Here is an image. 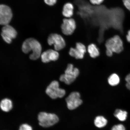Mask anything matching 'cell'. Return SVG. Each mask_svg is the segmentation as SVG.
I'll list each match as a JSON object with an SVG mask.
<instances>
[{
  "mask_svg": "<svg viewBox=\"0 0 130 130\" xmlns=\"http://www.w3.org/2000/svg\"><path fill=\"white\" fill-rule=\"evenodd\" d=\"M79 70L74 67L72 64H69L65 71L64 74L61 75L59 79L67 85H70L74 82L79 76Z\"/></svg>",
  "mask_w": 130,
  "mask_h": 130,
  "instance_id": "cell-3",
  "label": "cell"
},
{
  "mask_svg": "<svg viewBox=\"0 0 130 130\" xmlns=\"http://www.w3.org/2000/svg\"><path fill=\"white\" fill-rule=\"evenodd\" d=\"M128 113L125 110L120 109L115 110L114 115L117 118L121 121H126Z\"/></svg>",
  "mask_w": 130,
  "mask_h": 130,
  "instance_id": "cell-16",
  "label": "cell"
},
{
  "mask_svg": "<svg viewBox=\"0 0 130 130\" xmlns=\"http://www.w3.org/2000/svg\"><path fill=\"white\" fill-rule=\"evenodd\" d=\"M45 4L50 6L55 5L57 2L58 0H44Z\"/></svg>",
  "mask_w": 130,
  "mask_h": 130,
  "instance_id": "cell-21",
  "label": "cell"
},
{
  "mask_svg": "<svg viewBox=\"0 0 130 130\" xmlns=\"http://www.w3.org/2000/svg\"><path fill=\"white\" fill-rule=\"evenodd\" d=\"M39 124L42 127L47 128L53 126L59 121L57 116L54 113L40 112L38 116Z\"/></svg>",
  "mask_w": 130,
  "mask_h": 130,
  "instance_id": "cell-2",
  "label": "cell"
},
{
  "mask_svg": "<svg viewBox=\"0 0 130 130\" xmlns=\"http://www.w3.org/2000/svg\"><path fill=\"white\" fill-rule=\"evenodd\" d=\"M105 46L106 51L117 53L123 51V43L121 37L116 35L107 40L106 42Z\"/></svg>",
  "mask_w": 130,
  "mask_h": 130,
  "instance_id": "cell-4",
  "label": "cell"
},
{
  "mask_svg": "<svg viewBox=\"0 0 130 130\" xmlns=\"http://www.w3.org/2000/svg\"><path fill=\"white\" fill-rule=\"evenodd\" d=\"M88 51L90 56L92 58L97 57L100 55V52L96 45L93 43L91 44L88 47Z\"/></svg>",
  "mask_w": 130,
  "mask_h": 130,
  "instance_id": "cell-15",
  "label": "cell"
},
{
  "mask_svg": "<svg viewBox=\"0 0 130 130\" xmlns=\"http://www.w3.org/2000/svg\"><path fill=\"white\" fill-rule=\"evenodd\" d=\"M128 34L130 35V30L128 31Z\"/></svg>",
  "mask_w": 130,
  "mask_h": 130,
  "instance_id": "cell-26",
  "label": "cell"
},
{
  "mask_svg": "<svg viewBox=\"0 0 130 130\" xmlns=\"http://www.w3.org/2000/svg\"><path fill=\"white\" fill-rule=\"evenodd\" d=\"M45 92L47 95L53 99L62 98L66 93V91L60 88L59 83L56 80L51 83L47 88Z\"/></svg>",
  "mask_w": 130,
  "mask_h": 130,
  "instance_id": "cell-5",
  "label": "cell"
},
{
  "mask_svg": "<svg viewBox=\"0 0 130 130\" xmlns=\"http://www.w3.org/2000/svg\"><path fill=\"white\" fill-rule=\"evenodd\" d=\"M105 0H89V2L93 5H100L103 3Z\"/></svg>",
  "mask_w": 130,
  "mask_h": 130,
  "instance_id": "cell-22",
  "label": "cell"
},
{
  "mask_svg": "<svg viewBox=\"0 0 130 130\" xmlns=\"http://www.w3.org/2000/svg\"><path fill=\"white\" fill-rule=\"evenodd\" d=\"M126 38L127 41L130 43V35L128 34L126 35Z\"/></svg>",
  "mask_w": 130,
  "mask_h": 130,
  "instance_id": "cell-25",
  "label": "cell"
},
{
  "mask_svg": "<svg viewBox=\"0 0 130 130\" xmlns=\"http://www.w3.org/2000/svg\"><path fill=\"white\" fill-rule=\"evenodd\" d=\"M125 80L126 82V86L127 88L130 90V73L126 76Z\"/></svg>",
  "mask_w": 130,
  "mask_h": 130,
  "instance_id": "cell-23",
  "label": "cell"
},
{
  "mask_svg": "<svg viewBox=\"0 0 130 130\" xmlns=\"http://www.w3.org/2000/svg\"><path fill=\"white\" fill-rule=\"evenodd\" d=\"M94 122V124L97 127L102 128L106 125L108 121L104 117L100 116L95 118Z\"/></svg>",
  "mask_w": 130,
  "mask_h": 130,
  "instance_id": "cell-17",
  "label": "cell"
},
{
  "mask_svg": "<svg viewBox=\"0 0 130 130\" xmlns=\"http://www.w3.org/2000/svg\"><path fill=\"white\" fill-rule=\"evenodd\" d=\"M19 130H32L31 126L27 123H24L21 125Z\"/></svg>",
  "mask_w": 130,
  "mask_h": 130,
  "instance_id": "cell-19",
  "label": "cell"
},
{
  "mask_svg": "<svg viewBox=\"0 0 130 130\" xmlns=\"http://www.w3.org/2000/svg\"><path fill=\"white\" fill-rule=\"evenodd\" d=\"M74 5L70 2L65 4L63 6L62 14L64 18H72L74 15Z\"/></svg>",
  "mask_w": 130,
  "mask_h": 130,
  "instance_id": "cell-13",
  "label": "cell"
},
{
  "mask_svg": "<svg viewBox=\"0 0 130 130\" xmlns=\"http://www.w3.org/2000/svg\"><path fill=\"white\" fill-rule=\"evenodd\" d=\"M77 27V24L72 18H64L61 25V29L63 36H70L74 34Z\"/></svg>",
  "mask_w": 130,
  "mask_h": 130,
  "instance_id": "cell-7",
  "label": "cell"
},
{
  "mask_svg": "<svg viewBox=\"0 0 130 130\" xmlns=\"http://www.w3.org/2000/svg\"><path fill=\"white\" fill-rule=\"evenodd\" d=\"M41 57L42 61L46 63L57 60L59 58V54L57 51L50 49L44 52L41 54Z\"/></svg>",
  "mask_w": 130,
  "mask_h": 130,
  "instance_id": "cell-12",
  "label": "cell"
},
{
  "mask_svg": "<svg viewBox=\"0 0 130 130\" xmlns=\"http://www.w3.org/2000/svg\"><path fill=\"white\" fill-rule=\"evenodd\" d=\"M125 7L130 11V0H123Z\"/></svg>",
  "mask_w": 130,
  "mask_h": 130,
  "instance_id": "cell-24",
  "label": "cell"
},
{
  "mask_svg": "<svg viewBox=\"0 0 130 130\" xmlns=\"http://www.w3.org/2000/svg\"><path fill=\"white\" fill-rule=\"evenodd\" d=\"M86 52L85 45L83 43L78 42L76 43V48H71L69 54L71 56L77 59H81L84 58Z\"/></svg>",
  "mask_w": 130,
  "mask_h": 130,
  "instance_id": "cell-11",
  "label": "cell"
},
{
  "mask_svg": "<svg viewBox=\"0 0 130 130\" xmlns=\"http://www.w3.org/2000/svg\"><path fill=\"white\" fill-rule=\"evenodd\" d=\"M49 45H54L55 50L60 51L64 48L66 46L65 39L60 34L52 33L49 35L47 39Z\"/></svg>",
  "mask_w": 130,
  "mask_h": 130,
  "instance_id": "cell-6",
  "label": "cell"
},
{
  "mask_svg": "<svg viewBox=\"0 0 130 130\" xmlns=\"http://www.w3.org/2000/svg\"><path fill=\"white\" fill-rule=\"evenodd\" d=\"M66 101L68 108L70 110L75 109L82 104L83 102L80 94L77 92H71L66 98Z\"/></svg>",
  "mask_w": 130,
  "mask_h": 130,
  "instance_id": "cell-8",
  "label": "cell"
},
{
  "mask_svg": "<svg viewBox=\"0 0 130 130\" xmlns=\"http://www.w3.org/2000/svg\"><path fill=\"white\" fill-rule=\"evenodd\" d=\"M17 32L15 29L9 24L4 26L2 29L1 36L6 43H10L13 39L17 36Z\"/></svg>",
  "mask_w": 130,
  "mask_h": 130,
  "instance_id": "cell-10",
  "label": "cell"
},
{
  "mask_svg": "<svg viewBox=\"0 0 130 130\" xmlns=\"http://www.w3.org/2000/svg\"><path fill=\"white\" fill-rule=\"evenodd\" d=\"M12 17L10 8L6 5H0V25L5 26L9 24Z\"/></svg>",
  "mask_w": 130,
  "mask_h": 130,
  "instance_id": "cell-9",
  "label": "cell"
},
{
  "mask_svg": "<svg viewBox=\"0 0 130 130\" xmlns=\"http://www.w3.org/2000/svg\"><path fill=\"white\" fill-rule=\"evenodd\" d=\"M108 81L109 84L110 86H116L119 83L120 78L117 74H113L111 75L108 77Z\"/></svg>",
  "mask_w": 130,
  "mask_h": 130,
  "instance_id": "cell-18",
  "label": "cell"
},
{
  "mask_svg": "<svg viewBox=\"0 0 130 130\" xmlns=\"http://www.w3.org/2000/svg\"><path fill=\"white\" fill-rule=\"evenodd\" d=\"M13 105L10 99L5 98L3 99L0 102V108L3 111L8 112L12 110Z\"/></svg>",
  "mask_w": 130,
  "mask_h": 130,
  "instance_id": "cell-14",
  "label": "cell"
},
{
  "mask_svg": "<svg viewBox=\"0 0 130 130\" xmlns=\"http://www.w3.org/2000/svg\"><path fill=\"white\" fill-rule=\"evenodd\" d=\"M111 130H126V128L123 124H118L113 126Z\"/></svg>",
  "mask_w": 130,
  "mask_h": 130,
  "instance_id": "cell-20",
  "label": "cell"
},
{
  "mask_svg": "<svg viewBox=\"0 0 130 130\" xmlns=\"http://www.w3.org/2000/svg\"><path fill=\"white\" fill-rule=\"evenodd\" d=\"M22 49L23 52L26 54L32 51L30 56V59L32 60H37L41 56V45L35 39L30 38L26 40L23 43Z\"/></svg>",
  "mask_w": 130,
  "mask_h": 130,
  "instance_id": "cell-1",
  "label": "cell"
}]
</instances>
